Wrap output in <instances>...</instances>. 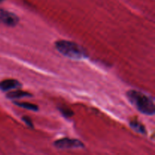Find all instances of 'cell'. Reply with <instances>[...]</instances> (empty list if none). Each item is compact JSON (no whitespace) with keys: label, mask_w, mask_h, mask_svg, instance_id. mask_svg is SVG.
I'll use <instances>...</instances> for the list:
<instances>
[{"label":"cell","mask_w":155,"mask_h":155,"mask_svg":"<svg viewBox=\"0 0 155 155\" xmlns=\"http://www.w3.org/2000/svg\"><path fill=\"white\" fill-rule=\"evenodd\" d=\"M129 101L141 113L146 115H153L155 112L154 100L148 95L138 90H130L127 92Z\"/></svg>","instance_id":"6da1fadb"},{"label":"cell","mask_w":155,"mask_h":155,"mask_svg":"<svg viewBox=\"0 0 155 155\" xmlns=\"http://www.w3.org/2000/svg\"><path fill=\"white\" fill-rule=\"evenodd\" d=\"M55 48L63 55L74 60H81L87 58V54L83 47L76 42L59 40L55 42Z\"/></svg>","instance_id":"7a4b0ae2"},{"label":"cell","mask_w":155,"mask_h":155,"mask_svg":"<svg viewBox=\"0 0 155 155\" xmlns=\"http://www.w3.org/2000/svg\"><path fill=\"white\" fill-rule=\"evenodd\" d=\"M54 145L59 149H72V148H81L84 147V144L78 139L64 138L54 142Z\"/></svg>","instance_id":"3957f363"},{"label":"cell","mask_w":155,"mask_h":155,"mask_svg":"<svg viewBox=\"0 0 155 155\" xmlns=\"http://www.w3.org/2000/svg\"><path fill=\"white\" fill-rule=\"evenodd\" d=\"M19 22V18L15 14L5 10H0V23L8 27H15Z\"/></svg>","instance_id":"277c9868"},{"label":"cell","mask_w":155,"mask_h":155,"mask_svg":"<svg viewBox=\"0 0 155 155\" xmlns=\"http://www.w3.org/2000/svg\"><path fill=\"white\" fill-rule=\"evenodd\" d=\"M20 87H21V83L16 80L8 79V80H5L0 82V89L4 92L12 90V89H17Z\"/></svg>","instance_id":"5b68a950"},{"label":"cell","mask_w":155,"mask_h":155,"mask_svg":"<svg viewBox=\"0 0 155 155\" xmlns=\"http://www.w3.org/2000/svg\"><path fill=\"white\" fill-rule=\"evenodd\" d=\"M32 95L29 92L22 90H15L10 92L7 94V98L10 99H15V98H21L25 97H31Z\"/></svg>","instance_id":"8992f818"},{"label":"cell","mask_w":155,"mask_h":155,"mask_svg":"<svg viewBox=\"0 0 155 155\" xmlns=\"http://www.w3.org/2000/svg\"><path fill=\"white\" fill-rule=\"evenodd\" d=\"M130 127L133 129L136 132L139 133H142V134H145V129L142 124L138 122L136 120H133L130 122Z\"/></svg>","instance_id":"52a82bcc"},{"label":"cell","mask_w":155,"mask_h":155,"mask_svg":"<svg viewBox=\"0 0 155 155\" xmlns=\"http://www.w3.org/2000/svg\"><path fill=\"white\" fill-rule=\"evenodd\" d=\"M15 104L16 105L19 106V107H23L24 109H27V110H33V111H36L38 110V106H36V104H31V103L28 102H15Z\"/></svg>","instance_id":"ba28073f"},{"label":"cell","mask_w":155,"mask_h":155,"mask_svg":"<svg viewBox=\"0 0 155 155\" xmlns=\"http://www.w3.org/2000/svg\"><path fill=\"white\" fill-rule=\"evenodd\" d=\"M59 110H60L61 112L66 117H71L73 115L72 110H70L68 107H60Z\"/></svg>","instance_id":"9c48e42d"},{"label":"cell","mask_w":155,"mask_h":155,"mask_svg":"<svg viewBox=\"0 0 155 155\" xmlns=\"http://www.w3.org/2000/svg\"><path fill=\"white\" fill-rule=\"evenodd\" d=\"M22 120L26 123V124H27L28 127H33V124H32V121L30 120V118L27 117H24L22 118Z\"/></svg>","instance_id":"30bf717a"},{"label":"cell","mask_w":155,"mask_h":155,"mask_svg":"<svg viewBox=\"0 0 155 155\" xmlns=\"http://www.w3.org/2000/svg\"><path fill=\"white\" fill-rule=\"evenodd\" d=\"M2 1V0H0V2H1Z\"/></svg>","instance_id":"8fae6325"}]
</instances>
